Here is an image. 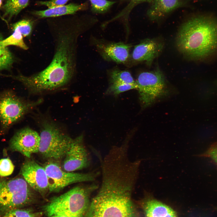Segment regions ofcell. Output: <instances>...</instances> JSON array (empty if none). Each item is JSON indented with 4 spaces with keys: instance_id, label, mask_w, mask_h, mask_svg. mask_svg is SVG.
Instances as JSON below:
<instances>
[{
    "instance_id": "1",
    "label": "cell",
    "mask_w": 217,
    "mask_h": 217,
    "mask_svg": "<svg viewBox=\"0 0 217 217\" xmlns=\"http://www.w3.org/2000/svg\"><path fill=\"white\" fill-rule=\"evenodd\" d=\"M82 29L60 31L54 56L48 66L29 76L18 75L16 80L33 93L53 90L67 84L74 73L76 42L83 31Z\"/></svg>"
},
{
    "instance_id": "2",
    "label": "cell",
    "mask_w": 217,
    "mask_h": 217,
    "mask_svg": "<svg viewBox=\"0 0 217 217\" xmlns=\"http://www.w3.org/2000/svg\"><path fill=\"white\" fill-rule=\"evenodd\" d=\"M135 184L122 176L103 177L84 217H140L132 198Z\"/></svg>"
},
{
    "instance_id": "3",
    "label": "cell",
    "mask_w": 217,
    "mask_h": 217,
    "mask_svg": "<svg viewBox=\"0 0 217 217\" xmlns=\"http://www.w3.org/2000/svg\"><path fill=\"white\" fill-rule=\"evenodd\" d=\"M178 50L190 58L204 59L217 52V20L197 16L184 22L176 38Z\"/></svg>"
},
{
    "instance_id": "4",
    "label": "cell",
    "mask_w": 217,
    "mask_h": 217,
    "mask_svg": "<svg viewBox=\"0 0 217 217\" xmlns=\"http://www.w3.org/2000/svg\"><path fill=\"white\" fill-rule=\"evenodd\" d=\"M98 187L95 184L76 186L52 198L44 206L45 212L48 216L84 217L90 203V195Z\"/></svg>"
},
{
    "instance_id": "5",
    "label": "cell",
    "mask_w": 217,
    "mask_h": 217,
    "mask_svg": "<svg viewBox=\"0 0 217 217\" xmlns=\"http://www.w3.org/2000/svg\"><path fill=\"white\" fill-rule=\"evenodd\" d=\"M39 152L44 158L57 161L65 157L72 139L53 122L47 120L41 123Z\"/></svg>"
},
{
    "instance_id": "6",
    "label": "cell",
    "mask_w": 217,
    "mask_h": 217,
    "mask_svg": "<svg viewBox=\"0 0 217 217\" xmlns=\"http://www.w3.org/2000/svg\"><path fill=\"white\" fill-rule=\"evenodd\" d=\"M32 190L24 178L0 179V215L29 203L33 198Z\"/></svg>"
},
{
    "instance_id": "7",
    "label": "cell",
    "mask_w": 217,
    "mask_h": 217,
    "mask_svg": "<svg viewBox=\"0 0 217 217\" xmlns=\"http://www.w3.org/2000/svg\"><path fill=\"white\" fill-rule=\"evenodd\" d=\"M42 102L26 101L12 92L0 94V122L3 128L7 129L21 119L26 114Z\"/></svg>"
},
{
    "instance_id": "8",
    "label": "cell",
    "mask_w": 217,
    "mask_h": 217,
    "mask_svg": "<svg viewBox=\"0 0 217 217\" xmlns=\"http://www.w3.org/2000/svg\"><path fill=\"white\" fill-rule=\"evenodd\" d=\"M136 82L143 108L149 106L167 92L164 75L159 68L140 73Z\"/></svg>"
},
{
    "instance_id": "9",
    "label": "cell",
    "mask_w": 217,
    "mask_h": 217,
    "mask_svg": "<svg viewBox=\"0 0 217 217\" xmlns=\"http://www.w3.org/2000/svg\"><path fill=\"white\" fill-rule=\"evenodd\" d=\"M48 182L49 192H58L68 185L74 183L92 181L97 173L91 172L80 173L64 171L55 162L51 161L44 167Z\"/></svg>"
},
{
    "instance_id": "10",
    "label": "cell",
    "mask_w": 217,
    "mask_h": 217,
    "mask_svg": "<svg viewBox=\"0 0 217 217\" xmlns=\"http://www.w3.org/2000/svg\"><path fill=\"white\" fill-rule=\"evenodd\" d=\"M40 142L39 134L29 127L17 131L10 142V148L13 151L18 152L30 158L31 155L39 152Z\"/></svg>"
},
{
    "instance_id": "11",
    "label": "cell",
    "mask_w": 217,
    "mask_h": 217,
    "mask_svg": "<svg viewBox=\"0 0 217 217\" xmlns=\"http://www.w3.org/2000/svg\"><path fill=\"white\" fill-rule=\"evenodd\" d=\"M63 161V170L73 172L87 167L89 165V157L81 135L72 139Z\"/></svg>"
},
{
    "instance_id": "12",
    "label": "cell",
    "mask_w": 217,
    "mask_h": 217,
    "mask_svg": "<svg viewBox=\"0 0 217 217\" xmlns=\"http://www.w3.org/2000/svg\"><path fill=\"white\" fill-rule=\"evenodd\" d=\"M21 174L30 187L43 195L49 192L47 175L44 167L33 160H29L23 165Z\"/></svg>"
},
{
    "instance_id": "13",
    "label": "cell",
    "mask_w": 217,
    "mask_h": 217,
    "mask_svg": "<svg viewBox=\"0 0 217 217\" xmlns=\"http://www.w3.org/2000/svg\"><path fill=\"white\" fill-rule=\"evenodd\" d=\"M163 47L162 42L156 39H145L135 46L131 55L132 60L134 62L145 61L150 66L161 52Z\"/></svg>"
},
{
    "instance_id": "14",
    "label": "cell",
    "mask_w": 217,
    "mask_h": 217,
    "mask_svg": "<svg viewBox=\"0 0 217 217\" xmlns=\"http://www.w3.org/2000/svg\"><path fill=\"white\" fill-rule=\"evenodd\" d=\"M144 195L140 203L145 217H178L173 209L154 198L150 193L145 191Z\"/></svg>"
},
{
    "instance_id": "15",
    "label": "cell",
    "mask_w": 217,
    "mask_h": 217,
    "mask_svg": "<svg viewBox=\"0 0 217 217\" xmlns=\"http://www.w3.org/2000/svg\"><path fill=\"white\" fill-rule=\"evenodd\" d=\"M96 48L103 58L118 63H125L130 57L132 46L123 42L98 43Z\"/></svg>"
},
{
    "instance_id": "16",
    "label": "cell",
    "mask_w": 217,
    "mask_h": 217,
    "mask_svg": "<svg viewBox=\"0 0 217 217\" xmlns=\"http://www.w3.org/2000/svg\"><path fill=\"white\" fill-rule=\"evenodd\" d=\"M147 15L152 20L163 18L170 12L183 6L185 2L183 0H152Z\"/></svg>"
},
{
    "instance_id": "17",
    "label": "cell",
    "mask_w": 217,
    "mask_h": 217,
    "mask_svg": "<svg viewBox=\"0 0 217 217\" xmlns=\"http://www.w3.org/2000/svg\"><path fill=\"white\" fill-rule=\"evenodd\" d=\"M86 6L85 3L81 4L70 3L67 5L49 8L45 10L34 11L32 13L40 18L56 17L74 14L78 11L84 10Z\"/></svg>"
},
{
    "instance_id": "18",
    "label": "cell",
    "mask_w": 217,
    "mask_h": 217,
    "mask_svg": "<svg viewBox=\"0 0 217 217\" xmlns=\"http://www.w3.org/2000/svg\"><path fill=\"white\" fill-rule=\"evenodd\" d=\"M29 0H7L3 6V17L9 20L28 5Z\"/></svg>"
},
{
    "instance_id": "19",
    "label": "cell",
    "mask_w": 217,
    "mask_h": 217,
    "mask_svg": "<svg viewBox=\"0 0 217 217\" xmlns=\"http://www.w3.org/2000/svg\"><path fill=\"white\" fill-rule=\"evenodd\" d=\"M111 83H121L137 85L131 73L127 71L115 69L110 73Z\"/></svg>"
},
{
    "instance_id": "20",
    "label": "cell",
    "mask_w": 217,
    "mask_h": 217,
    "mask_svg": "<svg viewBox=\"0 0 217 217\" xmlns=\"http://www.w3.org/2000/svg\"><path fill=\"white\" fill-rule=\"evenodd\" d=\"M14 32L7 38L3 39L1 42L5 47L10 45L16 46L24 50H27L28 47L23 39V36L21 33L17 30H13Z\"/></svg>"
},
{
    "instance_id": "21",
    "label": "cell",
    "mask_w": 217,
    "mask_h": 217,
    "mask_svg": "<svg viewBox=\"0 0 217 217\" xmlns=\"http://www.w3.org/2000/svg\"><path fill=\"white\" fill-rule=\"evenodd\" d=\"M3 38L0 34V70L9 68L13 62L12 54L6 47L2 45Z\"/></svg>"
},
{
    "instance_id": "22",
    "label": "cell",
    "mask_w": 217,
    "mask_h": 217,
    "mask_svg": "<svg viewBox=\"0 0 217 217\" xmlns=\"http://www.w3.org/2000/svg\"><path fill=\"white\" fill-rule=\"evenodd\" d=\"M91 11L94 13L102 14L106 12L115 2L107 0H90Z\"/></svg>"
},
{
    "instance_id": "23",
    "label": "cell",
    "mask_w": 217,
    "mask_h": 217,
    "mask_svg": "<svg viewBox=\"0 0 217 217\" xmlns=\"http://www.w3.org/2000/svg\"><path fill=\"white\" fill-rule=\"evenodd\" d=\"M137 85L118 82L112 83L106 92L107 94H112L117 96L120 93L129 90L137 89Z\"/></svg>"
},
{
    "instance_id": "24",
    "label": "cell",
    "mask_w": 217,
    "mask_h": 217,
    "mask_svg": "<svg viewBox=\"0 0 217 217\" xmlns=\"http://www.w3.org/2000/svg\"><path fill=\"white\" fill-rule=\"evenodd\" d=\"M33 23L28 19H23L15 23L12 25L13 30L19 31L23 37L30 35L32 31Z\"/></svg>"
},
{
    "instance_id": "25",
    "label": "cell",
    "mask_w": 217,
    "mask_h": 217,
    "mask_svg": "<svg viewBox=\"0 0 217 217\" xmlns=\"http://www.w3.org/2000/svg\"><path fill=\"white\" fill-rule=\"evenodd\" d=\"M152 0H131L130 2L118 14L108 20L110 23L117 19L124 17L128 18V15L133 9L137 5L143 2H150Z\"/></svg>"
},
{
    "instance_id": "26",
    "label": "cell",
    "mask_w": 217,
    "mask_h": 217,
    "mask_svg": "<svg viewBox=\"0 0 217 217\" xmlns=\"http://www.w3.org/2000/svg\"><path fill=\"white\" fill-rule=\"evenodd\" d=\"M0 217H36L31 211L18 208L11 210L2 215Z\"/></svg>"
},
{
    "instance_id": "27",
    "label": "cell",
    "mask_w": 217,
    "mask_h": 217,
    "mask_svg": "<svg viewBox=\"0 0 217 217\" xmlns=\"http://www.w3.org/2000/svg\"><path fill=\"white\" fill-rule=\"evenodd\" d=\"M14 169V166L9 159L4 158L0 160V176L6 177L10 175Z\"/></svg>"
},
{
    "instance_id": "28",
    "label": "cell",
    "mask_w": 217,
    "mask_h": 217,
    "mask_svg": "<svg viewBox=\"0 0 217 217\" xmlns=\"http://www.w3.org/2000/svg\"><path fill=\"white\" fill-rule=\"evenodd\" d=\"M201 155L211 159L217 166V144L212 146Z\"/></svg>"
},
{
    "instance_id": "29",
    "label": "cell",
    "mask_w": 217,
    "mask_h": 217,
    "mask_svg": "<svg viewBox=\"0 0 217 217\" xmlns=\"http://www.w3.org/2000/svg\"><path fill=\"white\" fill-rule=\"evenodd\" d=\"M70 0H51L47 1H39L37 2L38 5H45L51 8L56 7L64 5Z\"/></svg>"
},
{
    "instance_id": "30",
    "label": "cell",
    "mask_w": 217,
    "mask_h": 217,
    "mask_svg": "<svg viewBox=\"0 0 217 217\" xmlns=\"http://www.w3.org/2000/svg\"><path fill=\"white\" fill-rule=\"evenodd\" d=\"M48 217H66L60 215H52L51 216H48Z\"/></svg>"
},
{
    "instance_id": "31",
    "label": "cell",
    "mask_w": 217,
    "mask_h": 217,
    "mask_svg": "<svg viewBox=\"0 0 217 217\" xmlns=\"http://www.w3.org/2000/svg\"><path fill=\"white\" fill-rule=\"evenodd\" d=\"M2 3V0H0V8L1 7Z\"/></svg>"
},
{
    "instance_id": "32",
    "label": "cell",
    "mask_w": 217,
    "mask_h": 217,
    "mask_svg": "<svg viewBox=\"0 0 217 217\" xmlns=\"http://www.w3.org/2000/svg\"><path fill=\"white\" fill-rule=\"evenodd\" d=\"M115 164H117V163H115ZM109 165H110V164H109ZM123 165H124V164H123ZM127 166H128V165H127Z\"/></svg>"
},
{
    "instance_id": "33",
    "label": "cell",
    "mask_w": 217,
    "mask_h": 217,
    "mask_svg": "<svg viewBox=\"0 0 217 217\" xmlns=\"http://www.w3.org/2000/svg\"></svg>"
}]
</instances>
